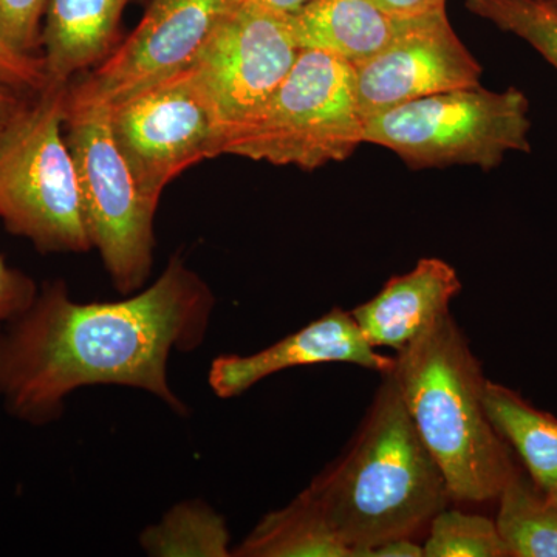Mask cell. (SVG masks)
I'll return each instance as SVG.
<instances>
[{"instance_id":"obj_14","label":"cell","mask_w":557,"mask_h":557,"mask_svg":"<svg viewBox=\"0 0 557 557\" xmlns=\"http://www.w3.org/2000/svg\"><path fill=\"white\" fill-rule=\"evenodd\" d=\"M413 16H395L373 0H310L288 14L299 50H319L357 65L379 54L408 28Z\"/></svg>"},{"instance_id":"obj_4","label":"cell","mask_w":557,"mask_h":557,"mask_svg":"<svg viewBox=\"0 0 557 557\" xmlns=\"http://www.w3.org/2000/svg\"><path fill=\"white\" fill-rule=\"evenodd\" d=\"M354 64L300 50L273 97L228 138L223 156L314 171L354 156L364 143Z\"/></svg>"},{"instance_id":"obj_26","label":"cell","mask_w":557,"mask_h":557,"mask_svg":"<svg viewBox=\"0 0 557 557\" xmlns=\"http://www.w3.org/2000/svg\"><path fill=\"white\" fill-rule=\"evenodd\" d=\"M366 557H424V548L410 537L391 539L369 549Z\"/></svg>"},{"instance_id":"obj_3","label":"cell","mask_w":557,"mask_h":557,"mask_svg":"<svg viewBox=\"0 0 557 557\" xmlns=\"http://www.w3.org/2000/svg\"><path fill=\"white\" fill-rule=\"evenodd\" d=\"M392 375L445 475L450 500L479 505L497 498L518 469L486 416L482 364L449 311L397 351Z\"/></svg>"},{"instance_id":"obj_9","label":"cell","mask_w":557,"mask_h":557,"mask_svg":"<svg viewBox=\"0 0 557 557\" xmlns=\"http://www.w3.org/2000/svg\"><path fill=\"white\" fill-rule=\"evenodd\" d=\"M109 123L139 189L157 203L183 171L222 156L218 124L185 70L110 108Z\"/></svg>"},{"instance_id":"obj_11","label":"cell","mask_w":557,"mask_h":557,"mask_svg":"<svg viewBox=\"0 0 557 557\" xmlns=\"http://www.w3.org/2000/svg\"><path fill=\"white\" fill-rule=\"evenodd\" d=\"M354 69L364 121L432 95L482 86V65L446 10L413 16L391 46Z\"/></svg>"},{"instance_id":"obj_7","label":"cell","mask_w":557,"mask_h":557,"mask_svg":"<svg viewBox=\"0 0 557 557\" xmlns=\"http://www.w3.org/2000/svg\"><path fill=\"white\" fill-rule=\"evenodd\" d=\"M65 127L91 248L100 252L115 287L134 295L145 288L152 270L153 218L159 203L139 189L116 148L109 109L65 112Z\"/></svg>"},{"instance_id":"obj_6","label":"cell","mask_w":557,"mask_h":557,"mask_svg":"<svg viewBox=\"0 0 557 557\" xmlns=\"http://www.w3.org/2000/svg\"><path fill=\"white\" fill-rule=\"evenodd\" d=\"M530 101L522 90L469 87L432 95L364 123V143L392 150L412 170H496L509 152H530Z\"/></svg>"},{"instance_id":"obj_27","label":"cell","mask_w":557,"mask_h":557,"mask_svg":"<svg viewBox=\"0 0 557 557\" xmlns=\"http://www.w3.org/2000/svg\"><path fill=\"white\" fill-rule=\"evenodd\" d=\"M32 98L16 94V91L0 87V135L27 108Z\"/></svg>"},{"instance_id":"obj_22","label":"cell","mask_w":557,"mask_h":557,"mask_svg":"<svg viewBox=\"0 0 557 557\" xmlns=\"http://www.w3.org/2000/svg\"><path fill=\"white\" fill-rule=\"evenodd\" d=\"M47 5L49 0H0V39L21 53L39 57Z\"/></svg>"},{"instance_id":"obj_23","label":"cell","mask_w":557,"mask_h":557,"mask_svg":"<svg viewBox=\"0 0 557 557\" xmlns=\"http://www.w3.org/2000/svg\"><path fill=\"white\" fill-rule=\"evenodd\" d=\"M49 86L42 58L21 53L0 39V87L33 98Z\"/></svg>"},{"instance_id":"obj_2","label":"cell","mask_w":557,"mask_h":557,"mask_svg":"<svg viewBox=\"0 0 557 557\" xmlns=\"http://www.w3.org/2000/svg\"><path fill=\"white\" fill-rule=\"evenodd\" d=\"M302 493L354 557L391 539L417 536L453 502L392 372L383 375L347 449Z\"/></svg>"},{"instance_id":"obj_13","label":"cell","mask_w":557,"mask_h":557,"mask_svg":"<svg viewBox=\"0 0 557 557\" xmlns=\"http://www.w3.org/2000/svg\"><path fill=\"white\" fill-rule=\"evenodd\" d=\"M461 289L456 269L445 260H418L409 273L394 276L375 298L351 310L372 347L401 350L443 313Z\"/></svg>"},{"instance_id":"obj_24","label":"cell","mask_w":557,"mask_h":557,"mask_svg":"<svg viewBox=\"0 0 557 557\" xmlns=\"http://www.w3.org/2000/svg\"><path fill=\"white\" fill-rule=\"evenodd\" d=\"M39 289L27 274L7 265L0 256V335L38 298Z\"/></svg>"},{"instance_id":"obj_15","label":"cell","mask_w":557,"mask_h":557,"mask_svg":"<svg viewBox=\"0 0 557 557\" xmlns=\"http://www.w3.org/2000/svg\"><path fill=\"white\" fill-rule=\"evenodd\" d=\"M127 0H49L40 54L50 84L69 83L108 54Z\"/></svg>"},{"instance_id":"obj_16","label":"cell","mask_w":557,"mask_h":557,"mask_svg":"<svg viewBox=\"0 0 557 557\" xmlns=\"http://www.w3.org/2000/svg\"><path fill=\"white\" fill-rule=\"evenodd\" d=\"M483 405L491 424L522 458L544 494L557 487V417L534 408L522 395L486 380Z\"/></svg>"},{"instance_id":"obj_8","label":"cell","mask_w":557,"mask_h":557,"mask_svg":"<svg viewBox=\"0 0 557 557\" xmlns=\"http://www.w3.org/2000/svg\"><path fill=\"white\" fill-rule=\"evenodd\" d=\"M288 14L237 0L185 70L220 132V152L262 110L299 54Z\"/></svg>"},{"instance_id":"obj_19","label":"cell","mask_w":557,"mask_h":557,"mask_svg":"<svg viewBox=\"0 0 557 557\" xmlns=\"http://www.w3.org/2000/svg\"><path fill=\"white\" fill-rule=\"evenodd\" d=\"M141 547L150 556H233L225 520L203 502H185L159 525L143 531Z\"/></svg>"},{"instance_id":"obj_1","label":"cell","mask_w":557,"mask_h":557,"mask_svg":"<svg viewBox=\"0 0 557 557\" xmlns=\"http://www.w3.org/2000/svg\"><path fill=\"white\" fill-rule=\"evenodd\" d=\"M215 299L175 256L148 288L116 302H76L64 282L39 289L30 309L0 335V399L33 426L53 423L81 387L148 392L188 416L168 380L172 354L207 338Z\"/></svg>"},{"instance_id":"obj_28","label":"cell","mask_w":557,"mask_h":557,"mask_svg":"<svg viewBox=\"0 0 557 557\" xmlns=\"http://www.w3.org/2000/svg\"><path fill=\"white\" fill-rule=\"evenodd\" d=\"M259 5L281 14H293L302 9L310 0H252Z\"/></svg>"},{"instance_id":"obj_30","label":"cell","mask_w":557,"mask_h":557,"mask_svg":"<svg viewBox=\"0 0 557 557\" xmlns=\"http://www.w3.org/2000/svg\"><path fill=\"white\" fill-rule=\"evenodd\" d=\"M544 2L549 3V5L555 7V9L557 10V0H544Z\"/></svg>"},{"instance_id":"obj_18","label":"cell","mask_w":557,"mask_h":557,"mask_svg":"<svg viewBox=\"0 0 557 557\" xmlns=\"http://www.w3.org/2000/svg\"><path fill=\"white\" fill-rule=\"evenodd\" d=\"M496 525L509 556L557 557V507L519 474L498 494Z\"/></svg>"},{"instance_id":"obj_10","label":"cell","mask_w":557,"mask_h":557,"mask_svg":"<svg viewBox=\"0 0 557 557\" xmlns=\"http://www.w3.org/2000/svg\"><path fill=\"white\" fill-rule=\"evenodd\" d=\"M237 0H153L129 38L69 89L65 112L110 109L189 67Z\"/></svg>"},{"instance_id":"obj_12","label":"cell","mask_w":557,"mask_h":557,"mask_svg":"<svg viewBox=\"0 0 557 557\" xmlns=\"http://www.w3.org/2000/svg\"><path fill=\"white\" fill-rule=\"evenodd\" d=\"M327 362H348L381 375L395 368V358L370 346L351 313L333 309L256 354L220 355L209 369L208 383L219 398H234L282 370Z\"/></svg>"},{"instance_id":"obj_20","label":"cell","mask_w":557,"mask_h":557,"mask_svg":"<svg viewBox=\"0 0 557 557\" xmlns=\"http://www.w3.org/2000/svg\"><path fill=\"white\" fill-rule=\"evenodd\" d=\"M465 7L498 30L525 40L557 70V10L544 0H465Z\"/></svg>"},{"instance_id":"obj_5","label":"cell","mask_w":557,"mask_h":557,"mask_svg":"<svg viewBox=\"0 0 557 557\" xmlns=\"http://www.w3.org/2000/svg\"><path fill=\"white\" fill-rule=\"evenodd\" d=\"M67 84H50L0 135V220L40 252H86L75 161L62 137Z\"/></svg>"},{"instance_id":"obj_29","label":"cell","mask_w":557,"mask_h":557,"mask_svg":"<svg viewBox=\"0 0 557 557\" xmlns=\"http://www.w3.org/2000/svg\"><path fill=\"white\" fill-rule=\"evenodd\" d=\"M545 497H547L548 500L557 507V487L556 490H553L552 493L545 494Z\"/></svg>"},{"instance_id":"obj_21","label":"cell","mask_w":557,"mask_h":557,"mask_svg":"<svg viewBox=\"0 0 557 557\" xmlns=\"http://www.w3.org/2000/svg\"><path fill=\"white\" fill-rule=\"evenodd\" d=\"M423 548L424 557L509 556L494 520L446 508L429 525Z\"/></svg>"},{"instance_id":"obj_17","label":"cell","mask_w":557,"mask_h":557,"mask_svg":"<svg viewBox=\"0 0 557 557\" xmlns=\"http://www.w3.org/2000/svg\"><path fill=\"white\" fill-rule=\"evenodd\" d=\"M233 556L354 557L306 494L260 519Z\"/></svg>"},{"instance_id":"obj_25","label":"cell","mask_w":557,"mask_h":557,"mask_svg":"<svg viewBox=\"0 0 557 557\" xmlns=\"http://www.w3.org/2000/svg\"><path fill=\"white\" fill-rule=\"evenodd\" d=\"M381 9L395 16H418L446 10L448 0H373Z\"/></svg>"}]
</instances>
